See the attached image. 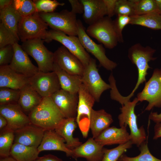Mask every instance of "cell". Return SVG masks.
Wrapping results in <instances>:
<instances>
[{
  "label": "cell",
  "mask_w": 161,
  "mask_h": 161,
  "mask_svg": "<svg viewBox=\"0 0 161 161\" xmlns=\"http://www.w3.org/2000/svg\"><path fill=\"white\" fill-rule=\"evenodd\" d=\"M114 100L122 105L120 108L121 113L118 116L120 127L129 126L130 132V140L133 144L139 147L146 140V135L143 126L139 128L137 124V117L134 112L135 106L138 102L137 98L135 97L132 101H130L118 92L114 96Z\"/></svg>",
  "instance_id": "6da1fadb"
},
{
  "label": "cell",
  "mask_w": 161,
  "mask_h": 161,
  "mask_svg": "<svg viewBox=\"0 0 161 161\" xmlns=\"http://www.w3.org/2000/svg\"><path fill=\"white\" fill-rule=\"evenodd\" d=\"M32 124L44 130H54L65 118L50 97H44L28 115Z\"/></svg>",
  "instance_id": "7a4b0ae2"
},
{
  "label": "cell",
  "mask_w": 161,
  "mask_h": 161,
  "mask_svg": "<svg viewBox=\"0 0 161 161\" xmlns=\"http://www.w3.org/2000/svg\"><path fill=\"white\" fill-rule=\"evenodd\" d=\"M156 51L155 49L149 46L144 47L139 43L134 44L129 48L128 56L131 62L136 66L138 77L134 88L131 93L126 97L127 99L130 100L139 86L143 82H146L147 71L151 68L148 65V62L157 59L153 57Z\"/></svg>",
  "instance_id": "3957f363"
},
{
  "label": "cell",
  "mask_w": 161,
  "mask_h": 161,
  "mask_svg": "<svg viewBox=\"0 0 161 161\" xmlns=\"http://www.w3.org/2000/svg\"><path fill=\"white\" fill-rule=\"evenodd\" d=\"M44 40L36 38L26 41L21 45L27 54L35 60L40 71L47 73L53 71L54 54L44 44Z\"/></svg>",
  "instance_id": "277c9868"
},
{
  "label": "cell",
  "mask_w": 161,
  "mask_h": 161,
  "mask_svg": "<svg viewBox=\"0 0 161 161\" xmlns=\"http://www.w3.org/2000/svg\"><path fill=\"white\" fill-rule=\"evenodd\" d=\"M48 26L39 13L37 12L22 17L18 25V35L22 42L36 38L44 40L46 38Z\"/></svg>",
  "instance_id": "5b68a950"
},
{
  "label": "cell",
  "mask_w": 161,
  "mask_h": 161,
  "mask_svg": "<svg viewBox=\"0 0 161 161\" xmlns=\"http://www.w3.org/2000/svg\"><path fill=\"white\" fill-rule=\"evenodd\" d=\"M86 32L89 36L95 39L108 49L114 48L119 42L113 20L107 16L89 25Z\"/></svg>",
  "instance_id": "8992f818"
},
{
  "label": "cell",
  "mask_w": 161,
  "mask_h": 161,
  "mask_svg": "<svg viewBox=\"0 0 161 161\" xmlns=\"http://www.w3.org/2000/svg\"><path fill=\"white\" fill-rule=\"evenodd\" d=\"M42 18L52 30L70 36H77L76 14L64 10L59 12L39 13Z\"/></svg>",
  "instance_id": "52a82bcc"
},
{
  "label": "cell",
  "mask_w": 161,
  "mask_h": 161,
  "mask_svg": "<svg viewBox=\"0 0 161 161\" xmlns=\"http://www.w3.org/2000/svg\"><path fill=\"white\" fill-rule=\"evenodd\" d=\"M78 94V102L76 120L83 137L86 138L90 128L91 111L96 101L83 83L80 87Z\"/></svg>",
  "instance_id": "ba28073f"
},
{
  "label": "cell",
  "mask_w": 161,
  "mask_h": 161,
  "mask_svg": "<svg viewBox=\"0 0 161 161\" xmlns=\"http://www.w3.org/2000/svg\"><path fill=\"white\" fill-rule=\"evenodd\" d=\"M77 36L81 44L86 50L92 54L98 61L100 65L109 71H112L117 64L109 59L106 55L105 49L102 44L95 42L87 34L80 20H77Z\"/></svg>",
  "instance_id": "9c48e42d"
},
{
  "label": "cell",
  "mask_w": 161,
  "mask_h": 161,
  "mask_svg": "<svg viewBox=\"0 0 161 161\" xmlns=\"http://www.w3.org/2000/svg\"><path fill=\"white\" fill-rule=\"evenodd\" d=\"M52 40L61 44L80 61L85 67L88 65L91 57L78 37L69 35L61 31L51 30L48 31L44 41L48 43Z\"/></svg>",
  "instance_id": "30bf717a"
},
{
  "label": "cell",
  "mask_w": 161,
  "mask_h": 161,
  "mask_svg": "<svg viewBox=\"0 0 161 161\" xmlns=\"http://www.w3.org/2000/svg\"><path fill=\"white\" fill-rule=\"evenodd\" d=\"M82 83L95 99L99 102L102 93L111 88L109 84L101 78L96 64V60L91 58L88 65L85 67L82 75Z\"/></svg>",
  "instance_id": "8fae6325"
},
{
  "label": "cell",
  "mask_w": 161,
  "mask_h": 161,
  "mask_svg": "<svg viewBox=\"0 0 161 161\" xmlns=\"http://www.w3.org/2000/svg\"><path fill=\"white\" fill-rule=\"evenodd\" d=\"M142 91L139 92L137 98L138 101H146L148 104L145 109L150 111L154 107H161V71L155 69L152 76L146 82Z\"/></svg>",
  "instance_id": "7c38bea8"
},
{
  "label": "cell",
  "mask_w": 161,
  "mask_h": 161,
  "mask_svg": "<svg viewBox=\"0 0 161 161\" xmlns=\"http://www.w3.org/2000/svg\"><path fill=\"white\" fill-rule=\"evenodd\" d=\"M29 84L43 97H50L61 89L58 76L52 71H40L29 78Z\"/></svg>",
  "instance_id": "4fadbf2b"
},
{
  "label": "cell",
  "mask_w": 161,
  "mask_h": 161,
  "mask_svg": "<svg viewBox=\"0 0 161 161\" xmlns=\"http://www.w3.org/2000/svg\"><path fill=\"white\" fill-rule=\"evenodd\" d=\"M0 114L5 117L7 122V126L3 130L14 132L31 124L28 116L18 103L0 105Z\"/></svg>",
  "instance_id": "5bb4252c"
},
{
  "label": "cell",
  "mask_w": 161,
  "mask_h": 161,
  "mask_svg": "<svg viewBox=\"0 0 161 161\" xmlns=\"http://www.w3.org/2000/svg\"><path fill=\"white\" fill-rule=\"evenodd\" d=\"M50 97L65 118H76L78 93H71L61 89Z\"/></svg>",
  "instance_id": "9a60e30c"
},
{
  "label": "cell",
  "mask_w": 161,
  "mask_h": 161,
  "mask_svg": "<svg viewBox=\"0 0 161 161\" xmlns=\"http://www.w3.org/2000/svg\"><path fill=\"white\" fill-rule=\"evenodd\" d=\"M54 62L62 69L73 75L82 76L85 67L80 61L64 46L55 52Z\"/></svg>",
  "instance_id": "2e32d148"
},
{
  "label": "cell",
  "mask_w": 161,
  "mask_h": 161,
  "mask_svg": "<svg viewBox=\"0 0 161 161\" xmlns=\"http://www.w3.org/2000/svg\"><path fill=\"white\" fill-rule=\"evenodd\" d=\"M13 56L9 65L12 69L29 78L39 72L38 67L32 63L28 55L23 49L21 45L16 43L13 45Z\"/></svg>",
  "instance_id": "e0dca14e"
},
{
  "label": "cell",
  "mask_w": 161,
  "mask_h": 161,
  "mask_svg": "<svg viewBox=\"0 0 161 161\" xmlns=\"http://www.w3.org/2000/svg\"><path fill=\"white\" fill-rule=\"evenodd\" d=\"M45 130L32 124L15 131L14 143L38 148L42 140Z\"/></svg>",
  "instance_id": "ac0fdd59"
},
{
  "label": "cell",
  "mask_w": 161,
  "mask_h": 161,
  "mask_svg": "<svg viewBox=\"0 0 161 161\" xmlns=\"http://www.w3.org/2000/svg\"><path fill=\"white\" fill-rule=\"evenodd\" d=\"M104 148L92 137H90L84 143L72 150V158H84L87 161H102Z\"/></svg>",
  "instance_id": "d6986e66"
},
{
  "label": "cell",
  "mask_w": 161,
  "mask_h": 161,
  "mask_svg": "<svg viewBox=\"0 0 161 161\" xmlns=\"http://www.w3.org/2000/svg\"><path fill=\"white\" fill-rule=\"evenodd\" d=\"M37 148L39 153L44 151H58L65 152L67 157H73L72 151L67 147L64 139L55 130L45 131L41 142Z\"/></svg>",
  "instance_id": "ffe728a7"
},
{
  "label": "cell",
  "mask_w": 161,
  "mask_h": 161,
  "mask_svg": "<svg viewBox=\"0 0 161 161\" xmlns=\"http://www.w3.org/2000/svg\"><path fill=\"white\" fill-rule=\"evenodd\" d=\"M95 140L104 146L125 143L130 140V137L126 127L119 128L113 126L104 130Z\"/></svg>",
  "instance_id": "44dd1931"
},
{
  "label": "cell",
  "mask_w": 161,
  "mask_h": 161,
  "mask_svg": "<svg viewBox=\"0 0 161 161\" xmlns=\"http://www.w3.org/2000/svg\"><path fill=\"white\" fill-rule=\"evenodd\" d=\"M29 78L16 72L9 65L0 66V88L20 90L29 83Z\"/></svg>",
  "instance_id": "7402d4cb"
},
{
  "label": "cell",
  "mask_w": 161,
  "mask_h": 161,
  "mask_svg": "<svg viewBox=\"0 0 161 161\" xmlns=\"http://www.w3.org/2000/svg\"><path fill=\"white\" fill-rule=\"evenodd\" d=\"M83 4V18L86 23L91 25L107 15L103 0H80Z\"/></svg>",
  "instance_id": "603a6c76"
},
{
  "label": "cell",
  "mask_w": 161,
  "mask_h": 161,
  "mask_svg": "<svg viewBox=\"0 0 161 161\" xmlns=\"http://www.w3.org/2000/svg\"><path fill=\"white\" fill-rule=\"evenodd\" d=\"M77 125L75 118H65L54 130L64 139L66 146L72 150L82 144L78 138L73 137Z\"/></svg>",
  "instance_id": "cb8c5ba5"
},
{
  "label": "cell",
  "mask_w": 161,
  "mask_h": 161,
  "mask_svg": "<svg viewBox=\"0 0 161 161\" xmlns=\"http://www.w3.org/2000/svg\"><path fill=\"white\" fill-rule=\"evenodd\" d=\"M43 98L29 83L20 89L17 103L23 112L28 115L40 104Z\"/></svg>",
  "instance_id": "d4e9b609"
},
{
  "label": "cell",
  "mask_w": 161,
  "mask_h": 161,
  "mask_svg": "<svg viewBox=\"0 0 161 161\" xmlns=\"http://www.w3.org/2000/svg\"><path fill=\"white\" fill-rule=\"evenodd\" d=\"M113 122L112 115L103 109L92 110L90 128L92 137H97L103 131L109 128Z\"/></svg>",
  "instance_id": "484cf974"
},
{
  "label": "cell",
  "mask_w": 161,
  "mask_h": 161,
  "mask_svg": "<svg viewBox=\"0 0 161 161\" xmlns=\"http://www.w3.org/2000/svg\"><path fill=\"white\" fill-rule=\"evenodd\" d=\"M53 71L57 74L61 89L72 93H78L82 83V76L69 73L61 69L54 62Z\"/></svg>",
  "instance_id": "4316f807"
},
{
  "label": "cell",
  "mask_w": 161,
  "mask_h": 161,
  "mask_svg": "<svg viewBox=\"0 0 161 161\" xmlns=\"http://www.w3.org/2000/svg\"><path fill=\"white\" fill-rule=\"evenodd\" d=\"M22 18L12 4L0 10L1 23L19 38L17 33L18 27Z\"/></svg>",
  "instance_id": "83f0119b"
},
{
  "label": "cell",
  "mask_w": 161,
  "mask_h": 161,
  "mask_svg": "<svg viewBox=\"0 0 161 161\" xmlns=\"http://www.w3.org/2000/svg\"><path fill=\"white\" fill-rule=\"evenodd\" d=\"M39 153L37 148L14 143L10 156L16 161H34L38 158Z\"/></svg>",
  "instance_id": "f1b7e54d"
},
{
  "label": "cell",
  "mask_w": 161,
  "mask_h": 161,
  "mask_svg": "<svg viewBox=\"0 0 161 161\" xmlns=\"http://www.w3.org/2000/svg\"><path fill=\"white\" fill-rule=\"evenodd\" d=\"M129 24L144 27L155 30H161V15L154 13L131 17Z\"/></svg>",
  "instance_id": "f546056e"
},
{
  "label": "cell",
  "mask_w": 161,
  "mask_h": 161,
  "mask_svg": "<svg viewBox=\"0 0 161 161\" xmlns=\"http://www.w3.org/2000/svg\"><path fill=\"white\" fill-rule=\"evenodd\" d=\"M14 131L5 130L0 131V158L10 156V151L14 143Z\"/></svg>",
  "instance_id": "4dcf8cb0"
},
{
  "label": "cell",
  "mask_w": 161,
  "mask_h": 161,
  "mask_svg": "<svg viewBox=\"0 0 161 161\" xmlns=\"http://www.w3.org/2000/svg\"><path fill=\"white\" fill-rule=\"evenodd\" d=\"M132 144L131 141L129 140L112 149L104 148L102 161H117L126 150L132 147Z\"/></svg>",
  "instance_id": "1f68e13d"
},
{
  "label": "cell",
  "mask_w": 161,
  "mask_h": 161,
  "mask_svg": "<svg viewBox=\"0 0 161 161\" xmlns=\"http://www.w3.org/2000/svg\"><path fill=\"white\" fill-rule=\"evenodd\" d=\"M139 148L140 153L138 156L130 157L123 154L119 159L122 161H161L151 154L146 142L143 143Z\"/></svg>",
  "instance_id": "d6a6232c"
},
{
  "label": "cell",
  "mask_w": 161,
  "mask_h": 161,
  "mask_svg": "<svg viewBox=\"0 0 161 161\" xmlns=\"http://www.w3.org/2000/svg\"><path fill=\"white\" fill-rule=\"evenodd\" d=\"M134 10L135 16L158 13L155 0H136Z\"/></svg>",
  "instance_id": "836d02e7"
},
{
  "label": "cell",
  "mask_w": 161,
  "mask_h": 161,
  "mask_svg": "<svg viewBox=\"0 0 161 161\" xmlns=\"http://www.w3.org/2000/svg\"><path fill=\"white\" fill-rule=\"evenodd\" d=\"M13 5L20 15L25 17L37 12L33 1L13 0Z\"/></svg>",
  "instance_id": "e575fe53"
},
{
  "label": "cell",
  "mask_w": 161,
  "mask_h": 161,
  "mask_svg": "<svg viewBox=\"0 0 161 161\" xmlns=\"http://www.w3.org/2000/svg\"><path fill=\"white\" fill-rule=\"evenodd\" d=\"M20 90L0 88V105L17 103Z\"/></svg>",
  "instance_id": "d590c367"
},
{
  "label": "cell",
  "mask_w": 161,
  "mask_h": 161,
  "mask_svg": "<svg viewBox=\"0 0 161 161\" xmlns=\"http://www.w3.org/2000/svg\"><path fill=\"white\" fill-rule=\"evenodd\" d=\"M136 0H117L115 15L131 17L135 16V5Z\"/></svg>",
  "instance_id": "8d00e7d4"
},
{
  "label": "cell",
  "mask_w": 161,
  "mask_h": 161,
  "mask_svg": "<svg viewBox=\"0 0 161 161\" xmlns=\"http://www.w3.org/2000/svg\"><path fill=\"white\" fill-rule=\"evenodd\" d=\"M38 12L50 13L54 12L57 7L63 6L64 3H60L55 0H33Z\"/></svg>",
  "instance_id": "74e56055"
},
{
  "label": "cell",
  "mask_w": 161,
  "mask_h": 161,
  "mask_svg": "<svg viewBox=\"0 0 161 161\" xmlns=\"http://www.w3.org/2000/svg\"><path fill=\"white\" fill-rule=\"evenodd\" d=\"M19 39L16 37L2 23L0 24V48L18 43Z\"/></svg>",
  "instance_id": "f35d334b"
},
{
  "label": "cell",
  "mask_w": 161,
  "mask_h": 161,
  "mask_svg": "<svg viewBox=\"0 0 161 161\" xmlns=\"http://www.w3.org/2000/svg\"><path fill=\"white\" fill-rule=\"evenodd\" d=\"M131 20L130 17L118 15L117 16L116 18L113 20L114 28L119 42H123L122 31L126 25L129 24Z\"/></svg>",
  "instance_id": "ab89813d"
},
{
  "label": "cell",
  "mask_w": 161,
  "mask_h": 161,
  "mask_svg": "<svg viewBox=\"0 0 161 161\" xmlns=\"http://www.w3.org/2000/svg\"><path fill=\"white\" fill-rule=\"evenodd\" d=\"M13 55V45H9L0 48V66L9 65Z\"/></svg>",
  "instance_id": "60d3db41"
},
{
  "label": "cell",
  "mask_w": 161,
  "mask_h": 161,
  "mask_svg": "<svg viewBox=\"0 0 161 161\" xmlns=\"http://www.w3.org/2000/svg\"><path fill=\"white\" fill-rule=\"evenodd\" d=\"M68 1L71 5L72 12L76 14L83 13V6L80 0H69Z\"/></svg>",
  "instance_id": "b9f144b4"
},
{
  "label": "cell",
  "mask_w": 161,
  "mask_h": 161,
  "mask_svg": "<svg viewBox=\"0 0 161 161\" xmlns=\"http://www.w3.org/2000/svg\"><path fill=\"white\" fill-rule=\"evenodd\" d=\"M105 4L107 16L111 18L115 15V8L117 0H103Z\"/></svg>",
  "instance_id": "7bdbcfd3"
},
{
  "label": "cell",
  "mask_w": 161,
  "mask_h": 161,
  "mask_svg": "<svg viewBox=\"0 0 161 161\" xmlns=\"http://www.w3.org/2000/svg\"><path fill=\"white\" fill-rule=\"evenodd\" d=\"M38 158L41 161H63L56 156L50 154L38 157Z\"/></svg>",
  "instance_id": "ee69618b"
},
{
  "label": "cell",
  "mask_w": 161,
  "mask_h": 161,
  "mask_svg": "<svg viewBox=\"0 0 161 161\" xmlns=\"http://www.w3.org/2000/svg\"><path fill=\"white\" fill-rule=\"evenodd\" d=\"M150 120H152L156 123L161 122V112L158 114L157 112H151L148 117Z\"/></svg>",
  "instance_id": "f6af8a7d"
},
{
  "label": "cell",
  "mask_w": 161,
  "mask_h": 161,
  "mask_svg": "<svg viewBox=\"0 0 161 161\" xmlns=\"http://www.w3.org/2000/svg\"><path fill=\"white\" fill-rule=\"evenodd\" d=\"M154 140H157L161 137V122L156 123L154 128Z\"/></svg>",
  "instance_id": "bcb514c9"
},
{
  "label": "cell",
  "mask_w": 161,
  "mask_h": 161,
  "mask_svg": "<svg viewBox=\"0 0 161 161\" xmlns=\"http://www.w3.org/2000/svg\"><path fill=\"white\" fill-rule=\"evenodd\" d=\"M13 0H0V9H3L6 7L12 4Z\"/></svg>",
  "instance_id": "7dc6e473"
},
{
  "label": "cell",
  "mask_w": 161,
  "mask_h": 161,
  "mask_svg": "<svg viewBox=\"0 0 161 161\" xmlns=\"http://www.w3.org/2000/svg\"><path fill=\"white\" fill-rule=\"evenodd\" d=\"M7 122L5 117L0 114V131L5 129L7 126Z\"/></svg>",
  "instance_id": "c3c4849f"
},
{
  "label": "cell",
  "mask_w": 161,
  "mask_h": 161,
  "mask_svg": "<svg viewBox=\"0 0 161 161\" xmlns=\"http://www.w3.org/2000/svg\"><path fill=\"white\" fill-rule=\"evenodd\" d=\"M0 161H16L14 158L11 156L0 158Z\"/></svg>",
  "instance_id": "681fc988"
},
{
  "label": "cell",
  "mask_w": 161,
  "mask_h": 161,
  "mask_svg": "<svg viewBox=\"0 0 161 161\" xmlns=\"http://www.w3.org/2000/svg\"><path fill=\"white\" fill-rule=\"evenodd\" d=\"M156 3L158 10V13L161 15V0H155Z\"/></svg>",
  "instance_id": "f907efd6"
},
{
  "label": "cell",
  "mask_w": 161,
  "mask_h": 161,
  "mask_svg": "<svg viewBox=\"0 0 161 161\" xmlns=\"http://www.w3.org/2000/svg\"><path fill=\"white\" fill-rule=\"evenodd\" d=\"M38 158L34 161H41Z\"/></svg>",
  "instance_id": "816d5d0a"
},
{
  "label": "cell",
  "mask_w": 161,
  "mask_h": 161,
  "mask_svg": "<svg viewBox=\"0 0 161 161\" xmlns=\"http://www.w3.org/2000/svg\"><path fill=\"white\" fill-rule=\"evenodd\" d=\"M117 161H122L120 160V159H119Z\"/></svg>",
  "instance_id": "f5cc1de1"
},
{
  "label": "cell",
  "mask_w": 161,
  "mask_h": 161,
  "mask_svg": "<svg viewBox=\"0 0 161 161\" xmlns=\"http://www.w3.org/2000/svg\"><path fill=\"white\" fill-rule=\"evenodd\" d=\"M160 71H161V69H160Z\"/></svg>",
  "instance_id": "db71d44e"
}]
</instances>
